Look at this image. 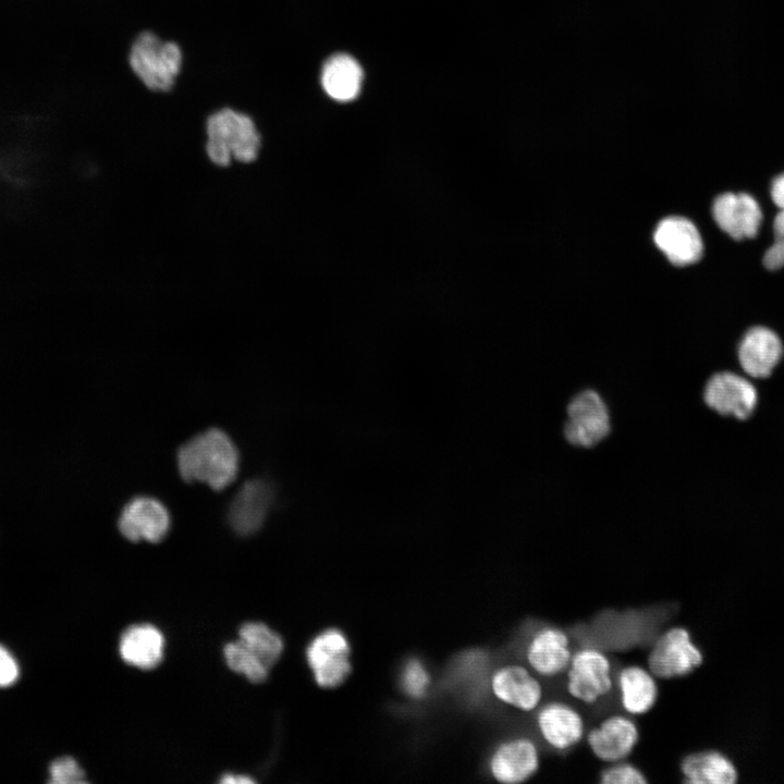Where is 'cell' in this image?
<instances>
[{
    "mask_svg": "<svg viewBox=\"0 0 784 784\" xmlns=\"http://www.w3.org/2000/svg\"><path fill=\"white\" fill-rule=\"evenodd\" d=\"M238 451L230 436L218 427L197 433L180 445L176 464L186 482H204L221 491L231 485L238 471Z\"/></svg>",
    "mask_w": 784,
    "mask_h": 784,
    "instance_id": "6da1fadb",
    "label": "cell"
},
{
    "mask_svg": "<svg viewBox=\"0 0 784 784\" xmlns=\"http://www.w3.org/2000/svg\"><path fill=\"white\" fill-rule=\"evenodd\" d=\"M205 128V151L213 164L228 167L233 159L252 163L258 158L261 134L249 114L224 107L208 115Z\"/></svg>",
    "mask_w": 784,
    "mask_h": 784,
    "instance_id": "7a4b0ae2",
    "label": "cell"
},
{
    "mask_svg": "<svg viewBox=\"0 0 784 784\" xmlns=\"http://www.w3.org/2000/svg\"><path fill=\"white\" fill-rule=\"evenodd\" d=\"M128 64L144 86L155 93H168L175 84L183 65L179 44L162 40L150 30L140 32L133 40Z\"/></svg>",
    "mask_w": 784,
    "mask_h": 784,
    "instance_id": "3957f363",
    "label": "cell"
},
{
    "mask_svg": "<svg viewBox=\"0 0 784 784\" xmlns=\"http://www.w3.org/2000/svg\"><path fill=\"white\" fill-rule=\"evenodd\" d=\"M648 669L658 678L671 679L688 675L700 666L703 656L691 639L690 633L681 626L666 629L654 642L648 654Z\"/></svg>",
    "mask_w": 784,
    "mask_h": 784,
    "instance_id": "277c9868",
    "label": "cell"
},
{
    "mask_svg": "<svg viewBox=\"0 0 784 784\" xmlns=\"http://www.w3.org/2000/svg\"><path fill=\"white\" fill-rule=\"evenodd\" d=\"M610 430V413L598 392L585 390L571 400L564 426L565 438L571 444L591 448L601 442Z\"/></svg>",
    "mask_w": 784,
    "mask_h": 784,
    "instance_id": "5b68a950",
    "label": "cell"
},
{
    "mask_svg": "<svg viewBox=\"0 0 784 784\" xmlns=\"http://www.w3.org/2000/svg\"><path fill=\"white\" fill-rule=\"evenodd\" d=\"M758 390L746 377L733 371L713 373L703 389L706 405L722 416L748 419L758 405Z\"/></svg>",
    "mask_w": 784,
    "mask_h": 784,
    "instance_id": "8992f818",
    "label": "cell"
},
{
    "mask_svg": "<svg viewBox=\"0 0 784 784\" xmlns=\"http://www.w3.org/2000/svg\"><path fill=\"white\" fill-rule=\"evenodd\" d=\"M566 671L568 694L584 703L597 702L613 687L611 662L595 648H583L575 652Z\"/></svg>",
    "mask_w": 784,
    "mask_h": 784,
    "instance_id": "52a82bcc",
    "label": "cell"
},
{
    "mask_svg": "<svg viewBox=\"0 0 784 784\" xmlns=\"http://www.w3.org/2000/svg\"><path fill=\"white\" fill-rule=\"evenodd\" d=\"M306 659L316 683L323 688L338 687L351 672L350 645L336 628L317 635L307 647Z\"/></svg>",
    "mask_w": 784,
    "mask_h": 784,
    "instance_id": "ba28073f",
    "label": "cell"
},
{
    "mask_svg": "<svg viewBox=\"0 0 784 784\" xmlns=\"http://www.w3.org/2000/svg\"><path fill=\"white\" fill-rule=\"evenodd\" d=\"M274 488L262 478L246 480L235 492L226 509V523L238 536L257 532L274 503Z\"/></svg>",
    "mask_w": 784,
    "mask_h": 784,
    "instance_id": "9c48e42d",
    "label": "cell"
},
{
    "mask_svg": "<svg viewBox=\"0 0 784 784\" xmlns=\"http://www.w3.org/2000/svg\"><path fill=\"white\" fill-rule=\"evenodd\" d=\"M171 517L166 505L154 497L138 495L126 502L118 518L121 535L132 541L157 543L170 530Z\"/></svg>",
    "mask_w": 784,
    "mask_h": 784,
    "instance_id": "30bf717a",
    "label": "cell"
},
{
    "mask_svg": "<svg viewBox=\"0 0 784 784\" xmlns=\"http://www.w3.org/2000/svg\"><path fill=\"white\" fill-rule=\"evenodd\" d=\"M783 354L784 347L780 336L763 326L748 329L737 347L740 368L754 379L769 378L783 358Z\"/></svg>",
    "mask_w": 784,
    "mask_h": 784,
    "instance_id": "8fae6325",
    "label": "cell"
},
{
    "mask_svg": "<svg viewBox=\"0 0 784 784\" xmlns=\"http://www.w3.org/2000/svg\"><path fill=\"white\" fill-rule=\"evenodd\" d=\"M719 228L736 241L755 237L762 221L757 200L746 193H724L712 207Z\"/></svg>",
    "mask_w": 784,
    "mask_h": 784,
    "instance_id": "7c38bea8",
    "label": "cell"
},
{
    "mask_svg": "<svg viewBox=\"0 0 784 784\" xmlns=\"http://www.w3.org/2000/svg\"><path fill=\"white\" fill-rule=\"evenodd\" d=\"M638 739L639 731L635 722L621 714L605 718L587 734L592 754L608 763L624 760L634 750Z\"/></svg>",
    "mask_w": 784,
    "mask_h": 784,
    "instance_id": "4fadbf2b",
    "label": "cell"
},
{
    "mask_svg": "<svg viewBox=\"0 0 784 784\" xmlns=\"http://www.w3.org/2000/svg\"><path fill=\"white\" fill-rule=\"evenodd\" d=\"M489 768L492 776L501 783L525 782L539 769L538 748L527 737L509 739L493 751Z\"/></svg>",
    "mask_w": 784,
    "mask_h": 784,
    "instance_id": "5bb4252c",
    "label": "cell"
},
{
    "mask_svg": "<svg viewBox=\"0 0 784 784\" xmlns=\"http://www.w3.org/2000/svg\"><path fill=\"white\" fill-rule=\"evenodd\" d=\"M525 656L535 673L552 677L567 669L573 654L566 633L558 627L546 626L531 636Z\"/></svg>",
    "mask_w": 784,
    "mask_h": 784,
    "instance_id": "9a60e30c",
    "label": "cell"
},
{
    "mask_svg": "<svg viewBox=\"0 0 784 784\" xmlns=\"http://www.w3.org/2000/svg\"><path fill=\"white\" fill-rule=\"evenodd\" d=\"M491 690L503 703L525 712L535 710L542 698L541 684L520 664L498 669L491 677Z\"/></svg>",
    "mask_w": 784,
    "mask_h": 784,
    "instance_id": "2e32d148",
    "label": "cell"
},
{
    "mask_svg": "<svg viewBox=\"0 0 784 784\" xmlns=\"http://www.w3.org/2000/svg\"><path fill=\"white\" fill-rule=\"evenodd\" d=\"M654 242L667 259L677 266L698 261L703 252L697 228L683 217L663 219L654 231Z\"/></svg>",
    "mask_w": 784,
    "mask_h": 784,
    "instance_id": "e0dca14e",
    "label": "cell"
},
{
    "mask_svg": "<svg viewBox=\"0 0 784 784\" xmlns=\"http://www.w3.org/2000/svg\"><path fill=\"white\" fill-rule=\"evenodd\" d=\"M536 723L544 742L558 750H565L578 744L585 732L580 713L561 701H551L542 706L537 713Z\"/></svg>",
    "mask_w": 784,
    "mask_h": 784,
    "instance_id": "ac0fdd59",
    "label": "cell"
},
{
    "mask_svg": "<svg viewBox=\"0 0 784 784\" xmlns=\"http://www.w3.org/2000/svg\"><path fill=\"white\" fill-rule=\"evenodd\" d=\"M164 639L161 632L149 624L130 626L121 636V658L139 669H152L162 659Z\"/></svg>",
    "mask_w": 784,
    "mask_h": 784,
    "instance_id": "d6986e66",
    "label": "cell"
},
{
    "mask_svg": "<svg viewBox=\"0 0 784 784\" xmlns=\"http://www.w3.org/2000/svg\"><path fill=\"white\" fill-rule=\"evenodd\" d=\"M681 772L688 784H734L738 772L732 760L716 750H701L681 761Z\"/></svg>",
    "mask_w": 784,
    "mask_h": 784,
    "instance_id": "ffe728a7",
    "label": "cell"
},
{
    "mask_svg": "<svg viewBox=\"0 0 784 784\" xmlns=\"http://www.w3.org/2000/svg\"><path fill=\"white\" fill-rule=\"evenodd\" d=\"M656 676L640 665H627L620 671L617 683L624 710L634 715L650 711L658 699Z\"/></svg>",
    "mask_w": 784,
    "mask_h": 784,
    "instance_id": "44dd1931",
    "label": "cell"
},
{
    "mask_svg": "<svg viewBox=\"0 0 784 784\" xmlns=\"http://www.w3.org/2000/svg\"><path fill=\"white\" fill-rule=\"evenodd\" d=\"M363 69L346 53L330 57L321 71V85L329 97L340 102L355 99L362 88Z\"/></svg>",
    "mask_w": 784,
    "mask_h": 784,
    "instance_id": "7402d4cb",
    "label": "cell"
},
{
    "mask_svg": "<svg viewBox=\"0 0 784 784\" xmlns=\"http://www.w3.org/2000/svg\"><path fill=\"white\" fill-rule=\"evenodd\" d=\"M240 641L253 651L269 669L283 650L281 637L262 623L250 622L240 628Z\"/></svg>",
    "mask_w": 784,
    "mask_h": 784,
    "instance_id": "603a6c76",
    "label": "cell"
},
{
    "mask_svg": "<svg viewBox=\"0 0 784 784\" xmlns=\"http://www.w3.org/2000/svg\"><path fill=\"white\" fill-rule=\"evenodd\" d=\"M223 654L229 667L250 682L260 683L267 678L270 669L240 640L226 644Z\"/></svg>",
    "mask_w": 784,
    "mask_h": 784,
    "instance_id": "cb8c5ba5",
    "label": "cell"
},
{
    "mask_svg": "<svg viewBox=\"0 0 784 784\" xmlns=\"http://www.w3.org/2000/svg\"><path fill=\"white\" fill-rule=\"evenodd\" d=\"M429 685V675L424 664L417 659L406 662L401 674L403 690L413 698H420L426 694Z\"/></svg>",
    "mask_w": 784,
    "mask_h": 784,
    "instance_id": "d4e9b609",
    "label": "cell"
},
{
    "mask_svg": "<svg viewBox=\"0 0 784 784\" xmlns=\"http://www.w3.org/2000/svg\"><path fill=\"white\" fill-rule=\"evenodd\" d=\"M51 784H83L86 777L78 762L72 757H59L48 768Z\"/></svg>",
    "mask_w": 784,
    "mask_h": 784,
    "instance_id": "484cf974",
    "label": "cell"
},
{
    "mask_svg": "<svg viewBox=\"0 0 784 784\" xmlns=\"http://www.w3.org/2000/svg\"><path fill=\"white\" fill-rule=\"evenodd\" d=\"M602 784H644L647 783L645 774L634 764L614 762L600 774Z\"/></svg>",
    "mask_w": 784,
    "mask_h": 784,
    "instance_id": "4316f807",
    "label": "cell"
},
{
    "mask_svg": "<svg viewBox=\"0 0 784 784\" xmlns=\"http://www.w3.org/2000/svg\"><path fill=\"white\" fill-rule=\"evenodd\" d=\"M774 242L765 250L763 265L770 270L784 267V209H781L773 221Z\"/></svg>",
    "mask_w": 784,
    "mask_h": 784,
    "instance_id": "83f0119b",
    "label": "cell"
},
{
    "mask_svg": "<svg viewBox=\"0 0 784 784\" xmlns=\"http://www.w3.org/2000/svg\"><path fill=\"white\" fill-rule=\"evenodd\" d=\"M21 667L14 654L0 644V688H9L16 684Z\"/></svg>",
    "mask_w": 784,
    "mask_h": 784,
    "instance_id": "f1b7e54d",
    "label": "cell"
},
{
    "mask_svg": "<svg viewBox=\"0 0 784 784\" xmlns=\"http://www.w3.org/2000/svg\"><path fill=\"white\" fill-rule=\"evenodd\" d=\"M771 198L781 209H784V173L776 176L771 184Z\"/></svg>",
    "mask_w": 784,
    "mask_h": 784,
    "instance_id": "f546056e",
    "label": "cell"
},
{
    "mask_svg": "<svg viewBox=\"0 0 784 784\" xmlns=\"http://www.w3.org/2000/svg\"><path fill=\"white\" fill-rule=\"evenodd\" d=\"M220 782H221V783H225V784H234V783H235V784H236V783H244V784H246V783H253L254 780L250 779V777H247V776H243V775L225 774V775H223V777L220 780Z\"/></svg>",
    "mask_w": 784,
    "mask_h": 784,
    "instance_id": "4dcf8cb0",
    "label": "cell"
}]
</instances>
